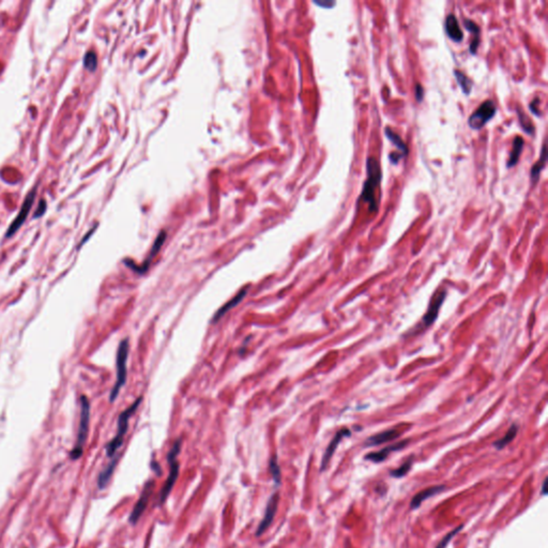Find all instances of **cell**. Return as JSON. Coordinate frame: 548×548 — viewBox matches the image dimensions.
<instances>
[{"instance_id": "obj_1", "label": "cell", "mask_w": 548, "mask_h": 548, "mask_svg": "<svg viewBox=\"0 0 548 548\" xmlns=\"http://www.w3.org/2000/svg\"><path fill=\"white\" fill-rule=\"evenodd\" d=\"M367 169L368 179L363 187L361 199L369 203L371 212H375V211H377V200L376 196H375V192H376L377 187H379L381 182L382 172L379 162L373 157L367 160Z\"/></svg>"}, {"instance_id": "obj_2", "label": "cell", "mask_w": 548, "mask_h": 548, "mask_svg": "<svg viewBox=\"0 0 548 548\" xmlns=\"http://www.w3.org/2000/svg\"><path fill=\"white\" fill-rule=\"evenodd\" d=\"M129 349H130L129 340L128 339L122 340L117 349V355H116L117 376H116V382H115L114 387L111 391V395H109L111 403H114L117 399L120 390L127 382V378H128L127 364H128V358H129Z\"/></svg>"}, {"instance_id": "obj_3", "label": "cell", "mask_w": 548, "mask_h": 548, "mask_svg": "<svg viewBox=\"0 0 548 548\" xmlns=\"http://www.w3.org/2000/svg\"><path fill=\"white\" fill-rule=\"evenodd\" d=\"M89 424H90V403L87 396L83 395L81 397V417H80V424H79V430H78V439H76V444L72 451L70 452L71 459L75 460L82 457L84 453V446L87 441L88 432H89Z\"/></svg>"}, {"instance_id": "obj_4", "label": "cell", "mask_w": 548, "mask_h": 548, "mask_svg": "<svg viewBox=\"0 0 548 548\" xmlns=\"http://www.w3.org/2000/svg\"><path fill=\"white\" fill-rule=\"evenodd\" d=\"M141 401H142V396H139L128 409H126L120 413V416L118 418L117 434L106 445V448H105L108 457H114L115 454L117 453L119 448L122 446L124 436H126L128 428H129V420L134 415V412L137 410V408L139 407V404Z\"/></svg>"}, {"instance_id": "obj_5", "label": "cell", "mask_w": 548, "mask_h": 548, "mask_svg": "<svg viewBox=\"0 0 548 548\" xmlns=\"http://www.w3.org/2000/svg\"><path fill=\"white\" fill-rule=\"evenodd\" d=\"M180 450H181V440L178 439L167 454V461L170 465V471H169V476L166 480V482L164 485H163V488L161 490L160 504H163L166 501L169 494L171 493L172 488H174L177 482V479L179 477V463L177 460V457H178V454L180 453Z\"/></svg>"}, {"instance_id": "obj_6", "label": "cell", "mask_w": 548, "mask_h": 548, "mask_svg": "<svg viewBox=\"0 0 548 548\" xmlns=\"http://www.w3.org/2000/svg\"><path fill=\"white\" fill-rule=\"evenodd\" d=\"M497 113L496 104L492 100H487L484 103H482L478 107V109L471 115L468 119V124L471 129L473 130H480L482 129L485 124L495 117Z\"/></svg>"}, {"instance_id": "obj_7", "label": "cell", "mask_w": 548, "mask_h": 548, "mask_svg": "<svg viewBox=\"0 0 548 548\" xmlns=\"http://www.w3.org/2000/svg\"><path fill=\"white\" fill-rule=\"evenodd\" d=\"M35 195H36V187H34L29 193L27 194L24 203L22 205V208L20 210V212H18L17 216L14 218L13 222L11 223V225L9 226L7 233H6V238H11L13 237L18 229H20L22 227V225L25 223V221L28 216V214H29L30 210H31V207H32V204H33V200L35 198Z\"/></svg>"}, {"instance_id": "obj_8", "label": "cell", "mask_w": 548, "mask_h": 548, "mask_svg": "<svg viewBox=\"0 0 548 548\" xmlns=\"http://www.w3.org/2000/svg\"><path fill=\"white\" fill-rule=\"evenodd\" d=\"M166 240V233L165 230H162V232L158 235L156 241L153 242L152 244V247H151V251L149 253V255L147 256V258L145 259V262H143L141 265L137 266L135 263H133L132 261H128V259H124L123 261V264H126L129 268H131L133 271H135L136 273L138 274H143L145 272L148 271V269L150 267V264L152 262V259L155 258L157 256V254L160 252V249L162 248L163 244H164Z\"/></svg>"}, {"instance_id": "obj_9", "label": "cell", "mask_w": 548, "mask_h": 548, "mask_svg": "<svg viewBox=\"0 0 548 548\" xmlns=\"http://www.w3.org/2000/svg\"><path fill=\"white\" fill-rule=\"evenodd\" d=\"M155 487H156L155 481H148V482L146 483V485L143 486V489H142L141 495H140V497L138 499V501L136 502L135 506H134L133 511L130 514V517H129V522L132 525H135L139 521V518L141 517L143 512L146 511L148 502L150 500V497L153 494V490H155Z\"/></svg>"}, {"instance_id": "obj_10", "label": "cell", "mask_w": 548, "mask_h": 548, "mask_svg": "<svg viewBox=\"0 0 548 548\" xmlns=\"http://www.w3.org/2000/svg\"><path fill=\"white\" fill-rule=\"evenodd\" d=\"M278 501H280V497H278L277 493H274L270 497V499H269L263 521L261 522V524H259V526L257 528V531H256L257 536L264 534L267 531V529L271 526L273 519L275 517V514L277 512Z\"/></svg>"}, {"instance_id": "obj_11", "label": "cell", "mask_w": 548, "mask_h": 548, "mask_svg": "<svg viewBox=\"0 0 548 548\" xmlns=\"http://www.w3.org/2000/svg\"><path fill=\"white\" fill-rule=\"evenodd\" d=\"M350 435H351V431L348 428H342L338 432H336V435L334 436V438L330 442V445L328 446V448H326L324 454H323V457H322V460H321V468H320L321 471H323L326 468V466H328L329 461H330L331 457L333 456L334 452H335L336 448H338L341 440L343 438H345V437L350 436Z\"/></svg>"}, {"instance_id": "obj_12", "label": "cell", "mask_w": 548, "mask_h": 548, "mask_svg": "<svg viewBox=\"0 0 548 548\" xmlns=\"http://www.w3.org/2000/svg\"><path fill=\"white\" fill-rule=\"evenodd\" d=\"M445 299H446V291L445 290H442L439 294H437V296L434 298V299H432L426 314L424 315V317H423V319H422V322L425 326L430 325L432 322L436 320V318L438 317V313L440 311V307H441L442 303H444Z\"/></svg>"}, {"instance_id": "obj_13", "label": "cell", "mask_w": 548, "mask_h": 548, "mask_svg": "<svg viewBox=\"0 0 548 548\" xmlns=\"http://www.w3.org/2000/svg\"><path fill=\"white\" fill-rule=\"evenodd\" d=\"M407 444H408V440H404V441L397 442V444H394L392 446H389V447L384 448V449H382V450H380L378 452H372V453H369L368 455H365V458L374 461V463H381V461H383L384 459H386L392 453V452L401 450L403 448H405L407 446Z\"/></svg>"}, {"instance_id": "obj_14", "label": "cell", "mask_w": 548, "mask_h": 548, "mask_svg": "<svg viewBox=\"0 0 548 548\" xmlns=\"http://www.w3.org/2000/svg\"><path fill=\"white\" fill-rule=\"evenodd\" d=\"M247 291H248V287H247V286H246V287H243L242 289L240 290V291L233 298V299H230L227 303H225L222 307H221L220 310H217V312H216V313L214 314V316H213L212 322L218 321V320H220L221 318H222V317H223L227 312H229L230 310H233L234 307H236L240 302H241V301L244 299L245 296H246V294H247Z\"/></svg>"}, {"instance_id": "obj_15", "label": "cell", "mask_w": 548, "mask_h": 548, "mask_svg": "<svg viewBox=\"0 0 548 548\" xmlns=\"http://www.w3.org/2000/svg\"><path fill=\"white\" fill-rule=\"evenodd\" d=\"M446 31L448 36L451 40H453L456 43H459L464 39L463 30L460 29L457 18L454 14H449L446 20Z\"/></svg>"}, {"instance_id": "obj_16", "label": "cell", "mask_w": 548, "mask_h": 548, "mask_svg": "<svg viewBox=\"0 0 548 548\" xmlns=\"http://www.w3.org/2000/svg\"><path fill=\"white\" fill-rule=\"evenodd\" d=\"M446 489V486L445 485H436V486H430V487H427L425 489L421 490L420 493H418L415 497L412 498L411 502H410V507L411 508H418L423 501H425L426 499L435 496L437 494H440L441 492H444V490Z\"/></svg>"}, {"instance_id": "obj_17", "label": "cell", "mask_w": 548, "mask_h": 548, "mask_svg": "<svg viewBox=\"0 0 548 548\" xmlns=\"http://www.w3.org/2000/svg\"><path fill=\"white\" fill-rule=\"evenodd\" d=\"M398 436H399V432L396 429H389V430L379 432V434L377 435L370 437L367 440V442H365V446H368V447L379 446V445L384 444V442H389L391 440L396 439Z\"/></svg>"}, {"instance_id": "obj_18", "label": "cell", "mask_w": 548, "mask_h": 548, "mask_svg": "<svg viewBox=\"0 0 548 548\" xmlns=\"http://www.w3.org/2000/svg\"><path fill=\"white\" fill-rule=\"evenodd\" d=\"M464 24H465V27L466 29L469 30L471 33L473 34V40L471 41L470 43V46H469V52L470 54L472 55H476L477 54V51H478V47H479V44H480V28L479 26L471 20H467V18H465L464 20Z\"/></svg>"}, {"instance_id": "obj_19", "label": "cell", "mask_w": 548, "mask_h": 548, "mask_svg": "<svg viewBox=\"0 0 548 548\" xmlns=\"http://www.w3.org/2000/svg\"><path fill=\"white\" fill-rule=\"evenodd\" d=\"M117 461H118V457H115L111 463L107 465V467L105 468L102 472L99 474V478H98V486L100 489H104L105 487H106V485L108 484L109 480L114 473L115 471V468H116L117 466Z\"/></svg>"}, {"instance_id": "obj_20", "label": "cell", "mask_w": 548, "mask_h": 548, "mask_svg": "<svg viewBox=\"0 0 548 548\" xmlns=\"http://www.w3.org/2000/svg\"><path fill=\"white\" fill-rule=\"evenodd\" d=\"M523 148H524V139L521 136H516L513 141V149L511 151V156H509V159L506 164L508 168H511L517 164Z\"/></svg>"}, {"instance_id": "obj_21", "label": "cell", "mask_w": 548, "mask_h": 548, "mask_svg": "<svg viewBox=\"0 0 548 548\" xmlns=\"http://www.w3.org/2000/svg\"><path fill=\"white\" fill-rule=\"evenodd\" d=\"M546 160H547L546 146L544 145L542 147L541 159L535 163V164L532 166V168L530 170V177H531V180H532L533 184H536V182L538 181V178H540V175H541V171L543 170V168L546 165Z\"/></svg>"}, {"instance_id": "obj_22", "label": "cell", "mask_w": 548, "mask_h": 548, "mask_svg": "<svg viewBox=\"0 0 548 548\" xmlns=\"http://www.w3.org/2000/svg\"><path fill=\"white\" fill-rule=\"evenodd\" d=\"M384 133H386V136L388 137V139L393 142V145L395 146L397 149H399L400 155L403 157H406L408 155L409 150H408V148L406 146V143L404 142L403 139L399 137V135H397V134L394 131H392L390 128H387L386 131H384Z\"/></svg>"}, {"instance_id": "obj_23", "label": "cell", "mask_w": 548, "mask_h": 548, "mask_svg": "<svg viewBox=\"0 0 548 548\" xmlns=\"http://www.w3.org/2000/svg\"><path fill=\"white\" fill-rule=\"evenodd\" d=\"M517 431H518L517 425L513 424L511 427H509V429L507 430L506 434H505L501 439H499V440H497V441L495 442V444H494L495 448H497L498 450H501V449H503L504 447H506V446L509 444V442H511V441L516 437Z\"/></svg>"}, {"instance_id": "obj_24", "label": "cell", "mask_w": 548, "mask_h": 548, "mask_svg": "<svg viewBox=\"0 0 548 548\" xmlns=\"http://www.w3.org/2000/svg\"><path fill=\"white\" fill-rule=\"evenodd\" d=\"M454 75L463 92L465 94H469L471 92V89H472V82H471V80H469L466 74L459 70H454Z\"/></svg>"}, {"instance_id": "obj_25", "label": "cell", "mask_w": 548, "mask_h": 548, "mask_svg": "<svg viewBox=\"0 0 548 548\" xmlns=\"http://www.w3.org/2000/svg\"><path fill=\"white\" fill-rule=\"evenodd\" d=\"M517 114H518V118H519V123H521V126L523 127V130L527 134H529V135H531V134L534 133V127H533L532 122L530 121V119H529V117L523 111L518 109Z\"/></svg>"}, {"instance_id": "obj_26", "label": "cell", "mask_w": 548, "mask_h": 548, "mask_svg": "<svg viewBox=\"0 0 548 548\" xmlns=\"http://www.w3.org/2000/svg\"><path fill=\"white\" fill-rule=\"evenodd\" d=\"M84 66L90 72H93V71H95V69H97L98 58H97V55H95L94 52L90 51V52H88L87 54L85 55V57H84Z\"/></svg>"}, {"instance_id": "obj_27", "label": "cell", "mask_w": 548, "mask_h": 548, "mask_svg": "<svg viewBox=\"0 0 548 548\" xmlns=\"http://www.w3.org/2000/svg\"><path fill=\"white\" fill-rule=\"evenodd\" d=\"M269 468H270V472L272 474V478L274 480L275 484L280 485L281 484V469H280V466H278L277 458H276L275 455L272 456V458L270 459Z\"/></svg>"}, {"instance_id": "obj_28", "label": "cell", "mask_w": 548, "mask_h": 548, "mask_svg": "<svg viewBox=\"0 0 548 548\" xmlns=\"http://www.w3.org/2000/svg\"><path fill=\"white\" fill-rule=\"evenodd\" d=\"M412 465V459H408L406 463H404L399 468L397 469H394L391 471V476L394 477V478H401L404 476H406L407 472L409 471L410 467Z\"/></svg>"}, {"instance_id": "obj_29", "label": "cell", "mask_w": 548, "mask_h": 548, "mask_svg": "<svg viewBox=\"0 0 548 548\" xmlns=\"http://www.w3.org/2000/svg\"><path fill=\"white\" fill-rule=\"evenodd\" d=\"M461 529H463V526H461V525L458 526L457 528L453 529V530H452L451 532H449V533H448L444 538H442V540L437 544L436 548H446V547L448 546V544L450 543V541L452 540V537L455 536V535L461 530Z\"/></svg>"}, {"instance_id": "obj_30", "label": "cell", "mask_w": 548, "mask_h": 548, "mask_svg": "<svg viewBox=\"0 0 548 548\" xmlns=\"http://www.w3.org/2000/svg\"><path fill=\"white\" fill-rule=\"evenodd\" d=\"M46 208H47L46 200H45V199H41V200L39 201V205H38V208H36L35 212H34V218H39L40 216H42V215L45 213Z\"/></svg>"}, {"instance_id": "obj_31", "label": "cell", "mask_w": 548, "mask_h": 548, "mask_svg": "<svg viewBox=\"0 0 548 548\" xmlns=\"http://www.w3.org/2000/svg\"><path fill=\"white\" fill-rule=\"evenodd\" d=\"M423 97H424V89H423L422 86L420 84L417 85L416 87V99H417V102H422L423 100Z\"/></svg>"}, {"instance_id": "obj_32", "label": "cell", "mask_w": 548, "mask_h": 548, "mask_svg": "<svg viewBox=\"0 0 548 548\" xmlns=\"http://www.w3.org/2000/svg\"><path fill=\"white\" fill-rule=\"evenodd\" d=\"M537 102H538V98H535V99L530 103V105H529V107H530L531 112H532L533 114H535L536 116H540V113H538V109H537V107H536V105L538 104Z\"/></svg>"}, {"instance_id": "obj_33", "label": "cell", "mask_w": 548, "mask_h": 548, "mask_svg": "<svg viewBox=\"0 0 548 548\" xmlns=\"http://www.w3.org/2000/svg\"><path fill=\"white\" fill-rule=\"evenodd\" d=\"M151 467H152L153 470H156V472H157L158 474H161V468H160V466L156 463V461H152Z\"/></svg>"}, {"instance_id": "obj_34", "label": "cell", "mask_w": 548, "mask_h": 548, "mask_svg": "<svg viewBox=\"0 0 548 548\" xmlns=\"http://www.w3.org/2000/svg\"><path fill=\"white\" fill-rule=\"evenodd\" d=\"M315 4L318 5V6H321V7H328V8H331V7H333L335 5V3H329L328 4V3H316V2H315Z\"/></svg>"}, {"instance_id": "obj_35", "label": "cell", "mask_w": 548, "mask_h": 548, "mask_svg": "<svg viewBox=\"0 0 548 548\" xmlns=\"http://www.w3.org/2000/svg\"><path fill=\"white\" fill-rule=\"evenodd\" d=\"M546 485H547V479H545V480L543 481V485H542V494H543V495H546V493H547V487H546Z\"/></svg>"}]
</instances>
